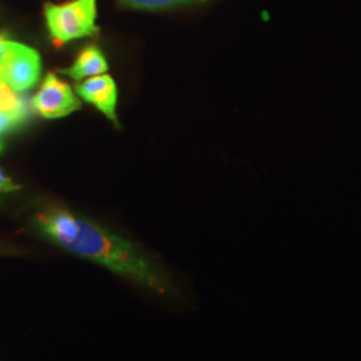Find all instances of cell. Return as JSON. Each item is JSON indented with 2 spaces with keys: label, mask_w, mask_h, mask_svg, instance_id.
<instances>
[{
  "label": "cell",
  "mask_w": 361,
  "mask_h": 361,
  "mask_svg": "<svg viewBox=\"0 0 361 361\" xmlns=\"http://www.w3.org/2000/svg\"><path fill=\"white\" fill-rule=\"evenodd\" d=\"M8 39L6 37V34H3V32H0V55H1V52L4 50V46H6V42H7Z\"/></svg>",
  "instance_id": "7c38bea8"
},
{
  "label": "cell",
  "mask_w": 361,
  "mask_h": 361,
  "mask_svg": "<svg viewBox=\"0 0 361 361\" xmlns=\"http://www.w3.org/2000/svg\"><path fill=\"white\" fill-rule=\"evenodd\" d=\"M22 189V185L15 183L8 176H6L1 170H0V192L1 193H11L15 190Z\"/></svg>",
  "instance_id": "8fae6325"
},
{
  "label": "cell",
  "mask_w": 361,
  "mask_h": 361,
  "mask_svg": "<svg viewBox=\"0 0 361 361\" xmlns=\"http://www.w3.org/2000/svg\"><path fill=\"white\" fill-rule=\"evenodd\" d=\"M1 150H3V145L0 143V152H1Z\"/></svg>",
  "instance_id": "4fadbf2b"
},
{
  "label": "cell",
  "mask_w": 361,
  "mask_h": 361,
  "mask_svg": "<svg viewBox=\"0 0 361 361\" xmlns=\"http://www.w3.org/2000/svg\"><path fill=\"white\" fill-rule=\"evenodd\" d=\"M38 51L22 43L7 40L0 55V83L20 92L34 87L40 75Z\"/></svg>",
  "instance_id": "3957f363"
},
{
  "label": "cell",
  "mask_w": 361,
  "mask_h": 361,
  "mask_svg": "<svg viewBox=\"0 0 361 361\" xmlns=\"http://www.w3.org/2000/svg\"><path fill=\"white\" fill-rule=\"evenodd\" d=\"M75 91L82 99L94 104L110 121L116 123L118 90L113 78L106 74L90 77L87 80L77 85Z\"/></svg>",
  "instance_id": "5b68a950"
},
{
  "label": "cell",
  "mask_w": 361,
  "mask_h": 361,
  "mask_svg": "<svg viewBox=\"0 0 361 361\" xmlns=\"http://www.w3.org/2000/svg\"><path fill=\"white\" fill-rule=\"evenodd\" d=\"M107 68L109 65L102 51L95 46H89L79 52L74 65L61 70V73L74 80H82L85 78L104 74Z\"/></svg>",
  "instance_id": "52a82bcc"
},
{
  "label": "cell",
  "mask_w": 361,
  "mask_h": 361,
  "mask_svg": "<svg viewBox=\"0 0 361 361\" xmlns=\"http://www.w3.org/2000/svg\"><path fill=\"white\" fill-rule=\"evenodd\" d=\"M119 1L129 8L155 11V10L171 8L183 3H190L193 0H119Z\"/></svg>",
  "instance_id": "9c48e42d"
},
{
  "label": "cell",
  "mask_w": 361,
  "mask_h": 361,
  "mask_svg": "<svg viewBox=\"0 0 361 361\" xmlns=\"http://www.w3.org/2000/svg\"><path fill=\"white\" fill-rule=\"evenodd\" d=\"M26 116L22 113L0 111V134L16 129L26 119Z\"/></svg>",
  "instance_id": "30bf717a"
},
{
  "label": "cell",
  "mask_w": 361,
  "mask_h": 361,
  "mask_svg": "<svg viewBox=\"0 0 361 361\" xmlns=\"http://www.w3.org/2000/svg\"><path fill=\"white\" fill-rule=\"evenodd\" d=\"M38 221L42 229L59 245L75 238L79 231L78 217L63 210L46 212L39 216Z\"/></svg>",
  "instance_id": "8992f818"
},
{
  "label": "cell",
  "mask_w": 361,
  "mask_h": 361,
  "mask_svg": "<svg viewBox=\"0 0 361 361\" xmlns=\"http://www.w3.org/2000/svg\"><path fill=\"white\" fill-rule=\"evenodd\" d=\"M44 18L55 47L99 32L95 25L97 0H73L63 4L46 3Z\"/></svg>",
  "instance_id": "7a4b0ae2"
},
{
  "label": "cell",
  "mask_w": 361,
  "mask_h": 361,
  "mask_svg": "<svg viewBox=\"0 0 361 361\" xmlns=\"http://www.w3.org/2000/svg\"><path fill=\"white\" fill-rule=\"evenodd\" d=\"M0 111L26 114V106L7 83H0Z\"/></svg>",
  "instance_id": "ba28073f"
},
{
  "label": "cell",
  "mask_w": 361,
  "mask_h": 361,
  "mask_svg": "<svg viewBox=\"0 0 361 361\" xmlns=\"http://www.w3.org/2000/svg\"><path fill=\"white\" fill-rule=\"evenodd\" d=\"M78 224L79 231L75 238L62 245L68 252L89 258L157 293L166 295L170 290L165 276L126 240L87 219L78 217Z\"/></svg>",
  "instance_id": "6da1fadb"
},
{
  "label": "cell",
  "mask_w": 361,
  "mask_h": 361,
  "mask_svg": "<svg viewBox=\"0 0 361 361\" xmlns=\"http://www.w3.org/2000/svg\"><path fill=\"white\" fill-rule=\"evenodd\" d=\"M32 107L39 116L46 119H56L79 110L80 102L67 83L50 73L32 98Z\"/></svg>",
  "instance_id": "277c9868"
}]
</instances>
